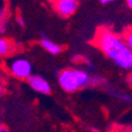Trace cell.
Returning <instances> with one entry per match:
<instances>
[{
    "mask_svg": "<svg viewBox=\"0 0 132 132\" xmlns=\"http://www.w3.org/2000/svg\"><path fill=\"white\" fill-rule=\"evenodd\" d=\"M95 44L108 60L120 69H132V50L121 36L110 29L102 28L96 32Z\"/></svg>",
    "mask_w": 132,
    "mask_h": 132,
    "instance_id": "6da1fadb",
    "label": "cell"
},
{
    "mask_svg": "<svg viewBox=\"0 0 132 132\" xmlns=\"http://www.w3.org/2000/svg\"><path fill=\"white\" fill-rule=\"evenodd\" d=\"M57 82L64 92L75 93L93 82L92 76L80 68H65L57 74Z\"/></svg>",
    "mask_w": 132,
    "mask_h": 132,
    "instance_id": "7a4b0ae2",
    "label": "cell"
},
{
    "mask_svg": "<svg viewBox=\"0 0 132 132\" xmlns=\"http://www.w3.org/2000/svg\"><path fill=\"white\" fill-rule=\"evenodd\" d=\"M7 70L10 74L19 80H28L34 74V67L30 60L18 56L7 61Z\"/></svg>",
    "mask_w": 132,
    "mask_h": 132,
    "instance_id": "3957f363",
    "label": "cell"
},
{
    "mask_svg": "<svg viewBox=\"0 0 132 132\" xmlns=\"http://www.w3.org/2000/svg\"><path fill=\"white\" fill-rule=\"evenodd\" d=\"M54 10L63 18L71 17L79 9V0H52Z\"/></svg>",
    "mask_w": 132,
    "mask_h": 132,
    "instance_id": "277c9868",
    "label": "cell"
},
{
    "mask_svg": "<svg viewBox=\"0 0 132 132\" xmlns=\"http://www.w3.org/2000/svg\"><path fill=\"white\" fill-rule=\"evenodd\" d=\"M28 83L30 88L36 93H39L43 95H49L51 93V85L39 74H32L28 79Z\"/></svg>",
    "mask_w": 132,
    "mask_h": 132,
    "instance_id": "5b68a950",
    "label": "cell"
},
{
    "mask_svg": "<svg viewBox=\"0 0 132 132\" xmlns=\"http://www.w3.org/2000/svg\"><path fill=\"white\" fill-rule=\"evenodd\" d=\"M39 43H40V46H42L45 51H48L49 54H51V55H55V56L60 55V54L62 52V50H63L62 45H60L59 43H56V42L51 40L46 36H42Z\"/></svg>",
    "mask_w": 132,
    "mask_h": 132,
    "instance_id": "8992f818",
    "label": "cell"
},
{
    "mask_svg": "<svg viewBox=\"0 0 132 132\" xmlns=\"http://www.w3.org/2000/svg\"><path fill=\"white\" fill-rule=\"evenodd\" d=\"M14 44L7 37H0V57H7L12 54Z\"/></svg>",
    "mask_w": 132,
    "mask_h": 132,
    "instance_id": "52a82bcc",
    "label": "cell"
},
{
    "mask_svg": "<svg viewBox=\"0 0 132 132\" xmlns=\"http://www.w3.org/2000/svg\"><path fill=\"white\" fill-rule=\"evenodd\" d=\"M9 17V10H7L6 1H1L0 3V24L7 20Z\"/></svg>",
    "mask_w": 132,
    "mask_h": 132,
    "instance_id": "ba28073f",
    "label": "cell"
},
{
    "mask_svg": "<svg viewBox=\"0 0 132 132\" xmlns=\"http://www.w3.org/2000/svg\"><path fill=\"white\" fill-rule=\"evenodd\" d=\"M124 40L126 42V44H127V46H129L130 49L132 50V28L129 29V30L126 31L125 34H124Z\"/></svg>",
    "mask_w": 132,
    "mask_h": 132,
    "instance_id": "9c48e42d",
    "label": "cell"
},
{
    "mask_svg": "<svg viewBox=\"0 0 132 132\" xmlns=\"http://www.w3.org/2000/svg\"><path fill=\"white\" fill-rule=\"evenodd\" d=\"M114 95L119 98L120 100H123V101H126V102H131L132 101V98L129 95H126L125 93H120V92H114Z\"/></svg>",
    "mask_w": 132,
    "mask_h": 132,
    "instance_id": "30bf717a",
    "label": "cell"
},
{
    "mask_svg": "<svg viewBox=\"0 0 132 132\" xmlns=\"http://www.w3.org/2000/svg\"><path fill=\"white\" fill-rule=\"evenodd\" d=\"M7 28H9V20L0 24V37H4V35L6 34L7 31Z\"/></svg>",
    "mask_w": 132,
    "mask_h": 132,
    "instance_id": "8fae6325",
    "label": "cell"
},
{
    "mask_svg": "<svg viewBox=\"0 0 132 132\" xmlns=\"http://www.w3.org/2000/svg\"><path fill=\"white\" fill-rule=\"evenodd\" d=\"M0 132H10V131H9V129H7L6 126L4 125V124L1 123V121H0Z\"/></svg>",
    "mask_w": 132,
    "mask_h": 132,
    "instance_id": "7c38bea8",
    "label": "cell"
},
{
    "mask_svg": "<svg viewBox=\"0 0 132 132\" xmlns=\"http://www.w3.org/2000/svg\"><path fill=\"white\" fill-rule=\"evenodd\" d=\"M17 23H18V24H20V26H22V28H24V20H23V18L22 17H18V19H17Z\"/></svg>",
    "mask_w": 132,
    "mask_h": 132,
    "instance_id": "4fadbf2b",
    "label": "cell"
},
{
    "mask_svg": "<svg viewBox=\"0 0 132 132\" xmlns=\"http://www.w3.org/2000/svg\"><path fill=\"white\" fill-rule=\"evenodd\" d=\"M101 4H104V5H106V4H111V3H114L116 0H99Z\"/></svg>",
    "mask_w": 132,
    "mask_h": 132,
    "instance_id": "5bb4252c",
    "label": "cell"
},
{
    "mask_svg": "<svg viewBox=\"0 0 132 132\" xmlns=\"http://www.w3.org/2000/svg\"><path fill=\"white\" fill-rule=\"evenodd\" d=\"M125 1H126V4H127V6L132 10V0H125Z\"/></svg>",
    "mask_w": 132,
    "mask_h": 132,
    "instance_id": "9a60e30c",
    "label": "cell"
},
{
    "mask_svg": "<svg viewBox=\"0 0 132 132\" xmlns=\"http://www.w3.org/2000/svg\"><path fill=\"white\" fill-rule=\"evenodd\" d=\"M129 85L132 87V73L130 74V76H129Z\"/></svg>",
    "mask_w": 132,
    "mask_h": 132,
    "instance_id": "2e32d148",
    "label": "cell"
}]
</instances>
